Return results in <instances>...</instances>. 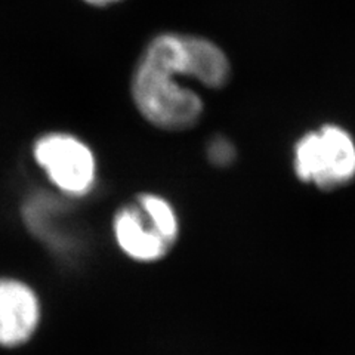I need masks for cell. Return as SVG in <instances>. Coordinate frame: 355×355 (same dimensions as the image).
<instances>
[{"instance_id": "7", "label": "cell", "mask_w": 355, "mask_h": 355, "mask_svg": "<svg viewBox=\"0 0 355 355\" xmlns=\"http://www.w3.org/2000/svg\"><path fill=\"white\" fill-rule=\"evenodd\" d=\"M210 162L216 166H227L236 157V150L225 138H215L207 148Z\"/></svg>"}, {"instance_id": "2", "label": "cell", "mask_w": 355, "mask_h": 355, "mask_svg": "<svg viewBox=\"0 0 355 355\" xmlns=\"http://www.w3.org/2000/svg\"><path fill=\"white\" fill-rule=\"evenodd\" d=\"M295 172L301 181L323 190L347 184L355 176V142L347 130L327 125L296 144Z\"/></svg>"}, {"instance_id": "6", "label": "cell", "mask_w": 355, "mask_h": 355, "mask_svg": "<svg viewBox=\"0 0 355 355\" xmlns=\"http://www.w3.org/2000/svg\"><path fill=\"white\" fill-rule=\"evenodd\" d=\"M138 202L153 218L162 234L169 241L175 243L178 239V219L172 206L164 198L154 194H144Z\"/></svg>"}, {"instance_id": "4", "label": "cell", "mask_w": 355, "mask_h": 355, "mask_svg": "<svg viewBox=\"0 0 355 355\" xmlns=\"http://www.w3.org/2000/svg\"><path fill=\"white\" fill-rule=\"evenodd\" d=\"M40 305L31 288L12 279H0V345L18 347L36 331Z\"/></svg>"}, {"instance_id": "8", "label": "cell", "mask_w": 355, "mask_h": 355, "mask_svg": "<svg viewBox=\"0 0 355 355\" xmlns=\"http://www.w3.org/2000/svg\"><path fill=\"white\" fill-rule=\"evenodd\" d=\"M83 2L92 5V6H107V5L119 2V0H83Z\"/></svg>"}, {"instance_id": "3", "label": "cell", "mask_w": 355, "mask_h": 355, "mask_svg": "<svg viewBox=\"0 0 355 355\" xmlns=\"http://www.w3.org/2000/svg\"><path fill=\"white\" fill-rule=\"evenodd\" d=\"M35 159L64 193L83 196L95 184L94 154L71 135L49 133L40 138L35 146Z\"/></svg>"}, {"instance_id": "1", "label": "cell", "mask_w": 355, "mask_h": 355, "mask_svg": "<svg viewBox=\"0 0 355 355\" xmlns=\"http://www.w3.org/2000/svg\"><path fill=\"white\" fill-rule=\"evenodd\" d=\"M227 55L207 39L166 33L154 37L137 65L132 95L141 114L164 130L194 126L203 111L200 96L184 87L181 79H193L207 87L228 82Z\"/></svg>"}, {"instance_id": "5", "label": "cell", "mask_w": 355, "mask_h": 355, "mask_svg": "<svg viewBox=\"0 0 355 355\" xmlns=\"http://www.w3.org/2000/svg\"><path fill=\"white\" fill-rule=\"evenodd\" d=\"M113 230L120 249L135 261H159L173 246L139 202L137 206H126L120 210L114 218Z\"/></svg>"}]
</instances>
